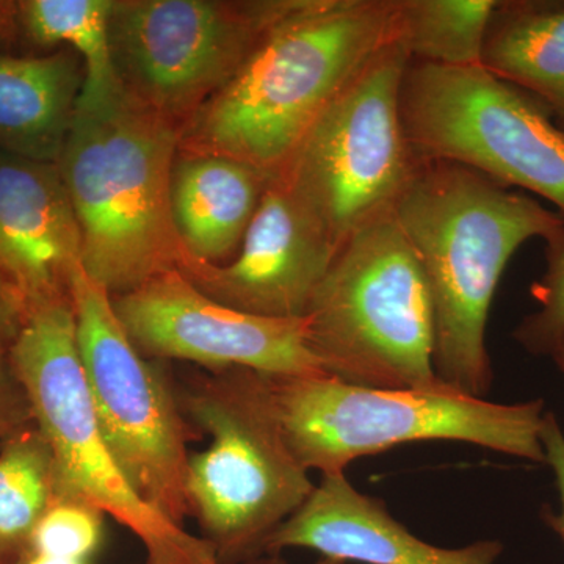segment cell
Listing matches in <instances>:
<instances>
[{
	"mask_svg": "<svg viewBox=\"0 0 564 564\" xmlns=\"http://www.w3.org/2000/svg\"><path fill=\"white\" fill-rule=\"evenodd\" d=\"M392 215L432 295L437 381L485 399L492 386L486 326L494 293L514 252L562 231L563 215L473 170L421 161Z\"/></svg>",
	"mask_w": 564,
	"mask_h": 564,
	"instance_id": "obj_1",
	"label": "cell"
},
{
	"mask_svg": "<svg viewBox=\"0 0 564 564\" xmlns=\"http://www.w3.org/2000/svg\"><path fill=\"white\" fill-rule=\"evenodd\" d=\"M392 0H299L182 128L180 151L274 176L314 122L393 41Z\"/></svg>",
	"mask_w": 564,
	"mask_h": 564,
	"instance_id": "obj_2",
	"label": "cell"
},
{
	"mask_svg": "<svg viewBox=\"0 0 564 564\" xmlns=\"http://www.w3.org/2000/svg\"><path fill=\"white\" fill-rule=\"evenodd\" d=\"M181 137L180 124L122 87L106 101L77 104L57 165L79 223L82 269L111 296L184 261L172 214Z\"/></svg>",
	"mask_w": 564,
	"mask_h": 564,
	"instance_id": "obj_3",
	"label": "cell"
},
{
	"mask_svg": "<svg viewBox=\"0 0 564 564\" xmlns=\"http://www.w3.org/2000/svg\"><path fill=\"white\" fill-rule=\"evenodd\" d=\"M207 451L191 454V514L220 564L265 555L267 541L314 491L282 430L269 375L243 367L196 378L180 395Z\"/></svg>",
	"mask_w": 564,
	"mask_h": 564,
	"instance_id": "obj_4",
	"label": "cell"
},
{
	"mask_svg": "<svg viewBox=\"0 0 564 564\" xmlns=\"http://www.w3.org/2000/svg\"><path fill=\"white\" fill-rule=\"evenodd\" d=\"M282 430L307 470L344 473L361 456L417 441H456L545 463L543 400L502 404L448 388H362L322 377H270Z\"/></svg>",
	"mask_w": 564,
	"mask_h": 564,
	"instance_id": "obj_5",
	"label": "cell"
},
{
	"mask_svg": "<svg viewBox=\"0 0 564 564\" xmlns=\"http://www.w3.org/2000/svg\"><path fill=\"white\" fill-rule=\"evenodd\" d=\"M322 370L362 388H443L434 373V313L413 248L391 214L337 251L306 317Z\"/></svg>",
	"mask_w": 564,
	"mask_h": 564,
	"instance_id": "obj_6",
	"label": "cell"
},
{
	"mask_svg": "<svg viewBox=\"0 0 564 564\" xmlns=\"http://www.w3.org/2000/svg\"><path fill=\"white\" fill-rule=\"evenodd\" d=\"M7 352L54 455L58 497L111 516L139 538L147 564H220L204 538L141 499L111 454L82 366L70 299L28 311Z\"/></svg>",
	"mask_w": 564,
	"mask_h": 564,
	"instance_id": "obj_7",
	"label": "cell"
},
{
	"mask_svg": "<svg viewBox=\"0 0 564 564\" xmlns=\"http://www.w3.org/2000/svg\"><path fill=\"white\" fill-rule=\"evenodd\" d=\"M400 115L415 161L455 163L541 196L564 217V126L484 66L411 62Z\"/></svg>",
	"mask_w": 564,
	"mask_h": 564,
	"instance_id": "obj_8",
	"label": "cell"
},
{
	"mask_svg": "<svg viewBox=\"0 0 564 564\" xmlns=\"http://www.w3.org/2000/svg\"><path fill=\"white\" fill-rule=\"evenodd\" d=\"M408 63L402 46L384 47L274 174L337 251L364 226L391 214L417 165L400 115Z\"/></svg>",
	"mask_w": 564,
	"mask_h": 564,
	"instance_id": "obj_9",
	"label": "cell"
},
{
	"mask_svg": "<svg viewBox=\"0 0 564 564\" xmlns=\"http://www.w3.org/2000/svg\"><path fill=\"white\" fill-rule=\"evenodd\" d=\"M77 347L96 415L111 454L137 494L174 524L191 514L188 444L198 430L182 410L161 362L141 356L111 295L79 267L70 280Z\"/></svg>",
	"mask_w": 564,
	"mask_h": 564,
	"instance_id": "obj_10",
	"label": "cell"
},
{
	"mask_svg": "<svg viewBox=\"0 0 564 564\" xmlns=\"http://www.w3.org/2000/svg\"><path fill=\"white\" fill-rule=\"evenodd\" d=\"M296 3L115 0L110 35L121 87L184 128Z\"/></svg>",
	"mask_w": 564,
	"mask_h": 564,
	"instance_id": "obj_11",
	"label": "cell"
},
{
	"mask_svg": "<svg viewBox=\"0 0 564 564\" xmlns=\"http://www.w3.org/2000/svg\"><path fill=\"white\" fill-rule=\"evenodd\" d=\"M133 347L151 361L195 362L218 370L243 367L269 377L325 375L307 340L304 318H270L215 302L181 270L111 296Z\"/></svg>",
	"mask_w": 564,
	"mask_h": 564,
	"instance_id": "obj_12",
	"label": "cell"
},
{
	"mask_svg": "<svg viewBox=\"0 0 564 564\" xmlns=\"http://www.w3.org/2000/svg\"><path fill=\"white\" fill-rule=\"evenodd\" d=\"M337 250L278 177L263 192L232 261L184 259L180 270L215 302L270 318H304Z\"/></svg>",
	"mask_w": 564,
	"mask_h": 564,
	"instance_id": "obj_13",
	"label": "cell"
},
{
	"mask_svg": "<svg viewBox=\"0 0 564 564\" xmlns=\"http://www.w3.org/2000/svg\"><path fill=\"white\" fill-rule=\"evenodd\" d=\"M79 267V223L57 163L0 151V272L25 314L70 299Z\"/></svg>",
	"mask_w": 564,
	"mask_h": 564,
	"instance_id": "obj_14",
	"label": "cell"
},
{
	"mask_svg": "<svg viewBox=\"0 0 564 564\" xmlns=\"http://www.w3.org/2000/svg\"><path fill=\"white\" fill-rule=\"evenodd\" d=\"M302 547L364 564H496L499 541L444 549L419 540L381 500L359 492L344 473L322 475L306 502L267 541L265 555Z\"/></svg>",
	"mask_w": 564,
	"mask_h": 564,
	"instance_id": "obj_15",
	"label": "cell"
},
{
	"mask_svg": "<svg viewBox=\"0 0 564 564\" xmlns=\"http://www.w3.org/2000/svg\"><path fill=\"white\" fill-rule=\"evenodd\" d=\"M272 177L223 155L177 152L172 214L184 259L232 261Z\"/></svg>",
	"mask_w": 564,
	"mask_h": 564,
	"instance_id": "obj_16",
	"label": "cell"
},
{
	"mask_svg": "<svg viewBox=\"0 0 564 564\" xmlns=\"http://www.w3.org/2000/svg\"><path fill=\"white\" fill-rule=\"evenodd\" d=\"M82 87L84 65L68 47L43 57L0 54V151L58 163Z\"/></svg>",
	"mask_w": 564,
	"mask_h": 564,
	"instance_id": "obj_17",
	"label": "cell"
},
{
	"mask_svg": "<svg viewBox=\"0 0 564 564\" xmlns=\"http://www.w3.org/2000/svg\"><path fill=\"white\" fill-rule=\"evenodd\" d=\"M481 66L532 95L564 126V3L499 2Z\"/></svg>",
	"mask_w": 564,
	"mask_h": 564,
	"instance_id": "obj_18",
	"label": "cell"
},
{
	"mask_svg": "<svg viewBox=\"0 0 564 564\" xmlns=\"http://www.w3.org/2000/svg\"><path fill=\"white\" fill-rule=\"evenodd\" d=\"M115 0H24L18 2L21 32L33 43L51 47L66 44L84 65L79 104L106 101L121 90L110 21Z\"/></svg>",
	"mask_w": 564,
	"mask_h": 564,
	"instance_id": "obj_19",
	"label": "cell"
},
{
	"mask_svg": "<svg viewBox=\"0 0 564 564\" xmlns=\"http://www.w3.org/2000/svg\"><path fill=\"white\" fill-rule=\"evenodd\" d=\"M393 41L411 62L480 66L499 0H392Z\"/></svg>",
	"mask_w": 564,
	"mask_h": 564,
	"instance_id": "obj_20",
	"label": "cell"
},
{
	"mask_svg": "<svg viewBox=\"0 0 564 564\" xmlns=\"http://www.w3.org/2000/svg\"><path fill=\"white\" fill-rule=\"evenodd\" d=\"M58 497L54 455L36 429L0 445V564L28 555L33 530Z\"/></svg>",
	"mask_w": 564,
	"mask_h": 564,
	"instance_id": "obj_21",
	"label": "cell"
},
{
	"mask_svg": "<svg viewBox=\"0 0 564 564\" xmlns=\"http://www.w3.org/2000/svg\"><path fill=\"white\" fill-rule=\"evenodd\" d=\"M106 514L80 500L57 497L33 530L28 554L85 560L101 549Z\"/></svg>",
	"mask_w": 564,
	"mask_h": 564,
	"instance_id": "obj_22",
	"label": "cell"
},
{
	"mask_svg": "<svg viewBox=\"0 0 564 564\" xmlns=\"http://www.w3.org/2000/svg\"><path fill=\"white\" fill-rule=\"evenodd\" d=\"M545 272L532 285L536 313L514 329L516 343L536 356L555 355L564 347V229L545 240Z\"/></svg>",
	"mask_w": 564,
	"mask_h": 564,
	"instance_id": "obj_23",
	"label": "cell"
},
{
	"mask_svg": "<svg viewBox=\"0 0 564 564\" xmlns=\"http://www.w3.org/2000/svg\"><path fill=\"white\" fill-rule=\"evenodd\" d=\"M33 421L31 404L9 361L0 348V445Z\"/></svg>",
	"mask_w": 564,
	"mask_h": 564,
	"instance_id": "obj_24",
	"label": "cell"
},
{
	"mask_svg": "<svg viewBox=\"0 0 564 564\" xmlns=\"http://www.w3.org/2000/svg\"><path fill=\"white\" fill-rule=\"evenodd\" d=\"M541 444L544 448L545 464L554 473L556 489L560 494L558 513L544 508L543 519L564 543V433L558 419L551 411H545L544 414Z\"/></svg>",
	"mask_w": 564,
	"mask_h": 564,
	"instance_id": "obj_25",
	"label": "cell"
},
{
	"mask_svg": "<svg viewBox=\"0 0 564 564\" xmlns=\"http://www.w3.org/2000/svg\"><path fill=\"white\" fill-rule=\"evenodd\" d=\"M24 317L25 310L20 296L0 272V348L9 350L14 337L20 333Z\"/></svg>",
	"mask_w": 564,
	"mask_h": 564,
	"instance_id": "obj_26",
	"label": "cell"
},
{
	"mask_svg": "<svg viewBox=\"0 0 564 564\" xmlns=\"http://www.w3.org/2000/svg\"><path fill=\"white\" fill-rule=\"evenodd\" d=\"M21 32L18 2H0V43H6Z\"/></svg>",
	"mask_w": 564,
	"mask_h": 564,
	"instance_id": "obj_27",
	"label": "cell"
},
{
	"mask_svg": "<svg viewBox=\"0 0 564 564\" xmlns=\"http://www.w3.org/2000/svg\"><path fill=\"white\" fill-rule=\"evenodd\" d=\"M18 564H90V562H85V560L58 558V556L28 554L22 556Z\"/></svg>",
	"mask_w": 564,
	"mask_h": 564,
	"instance_id": "obj_28",
	"label": "cell"
},
{
	"mask_svg": "<svg viewBox=\"0 0 564 564\" xmlns=\"http://www.w3.org/2000/svg\"><path fill=\"white\" fill-rule=\"evenodd\" d=\"M247 564H288L284 560L281 558L280 555H263L261 558L254 560V562H250ZM314 564H347L344 562H339V560L326 558L323 556L322 560H318L317 563Z\"/></svg>",
	"mask_w": 564,
	"mask_h": 564,
	"instance_id": "obj_29",
	"label": "cell"
},
{
	"mask_svg": "<svg viewBox=\"0 0 564 564\" xmlns=\"http://www.w3.org/2000/svg\"><path fill=\"white\" fill-rule=\"evenodd\" d=\"M552 359H554L556 367H558L560 372H562L564 377V347L562 350L556 351L555 355H552Z\"/></svg>",
	"mask_w": 564,
	"mask_h": 564,
	"instance_id": "obj_30",
	"label": "cell"
},
{
	"mask_svg": "<svg viewBox=\"0 0 564 564\" xmlns=\"http://www.w3.org/2000/svg\"><path fill=\"white\" fill-rule=\"evenodd\" d=\"M11 564H18V562L17 563H11Z\"/></svg>",
	"mask_w": 564,
	"mask_h": 564,
	"instance_id": "obj_31",
	"label": "cell"
}]
</instances>
